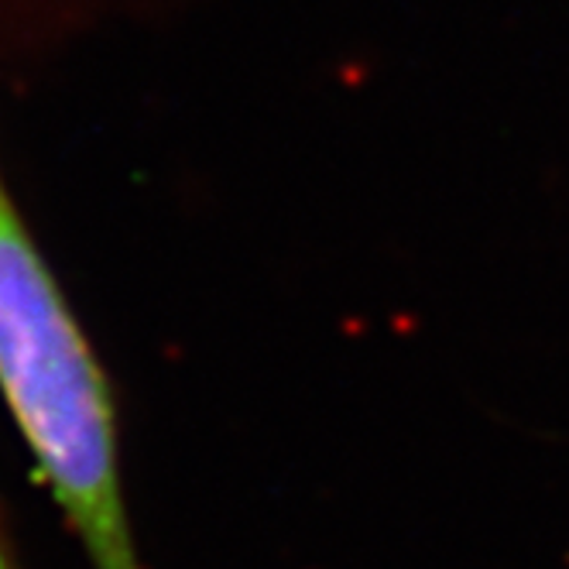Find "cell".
Listing matches in <instances>:
<instances>
[{
	"label": "cell",
	"instance_id": "obj_1",
	"mask_svg": "<svg viewBox=\"0 0 569 569\" xmlns=\"http://www.w3.org/2000/svg\"><path fill=\"white\" fill-rule=\"evenodd\" d=\"M0 398L93 569H141L113 398L83 327L0 186Z\"/></svg>",
	"mask_w": 569,
	"mask_h": 569
},
{
	"label": "cell",
	"instance_id": "obj_2",
	"mask_svg": "<svg viewBox=\"0 0 569 569\" xmlns=\"http://www.w3.org/2000/svg\"><path fill=\"white\" fill-rule=\"evenodd\" d=\"M0 569H24L18 552H14V542H11V532H8L4 521H0Z\"/></svg>",
	"mask_w": 569,
	"mask_h": 569
}]
</instances>
